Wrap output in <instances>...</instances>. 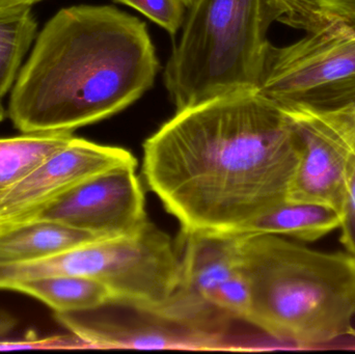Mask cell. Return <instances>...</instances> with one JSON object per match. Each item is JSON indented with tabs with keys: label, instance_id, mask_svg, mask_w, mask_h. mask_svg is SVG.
Segmentation results:
<instances>
[{
	"label": "cell",
	"instance_id": "obj_2",
	"mask_svg": "<svg viewBox=\"0 0 355 354\" xmlns=\"http://www.w3.org/2000/svg\"><path fill=\"white\" fill-rule=\"evenodd\" d=\"M158 71L143 21L110 6L62 8L19 72L8 116L21 133H73L135 103Z\"/></svg>",
	"mask_w": 355,
	"mask_h": 354
},
{
	"label": "cell",
	"instance_id": "obj_7",
	"mask_svg": "<svg viewBox=\"0 0 355 354\" xmlns=\"http://www.w3.org/2000/svg\"><path fill=\"white\" fill-rule=\"evenodd\" d=\"M302 145V158L287 200L310 202L340 212L355 163V104L316 108L279 105Z\"/></svg>",
	"mask_w": 355,
	"mask_h": 354
},
{
	"label": "cell",
	"instance_id": "obj_13",
	"mask_svg": "<svg viewBox=\"0 0 355 354\" xmlns=\"http://www.w3.org/2000/svg\"><path fill=\"white\" fill-rule=\"evenodd\" d=\"M340 226L341 214L335 208L286 200L258 218L246 232L281 235L313 242L338 230Z\"/></svg>",
	"mask_w": 355,
	"mask_h": 354
},
{
	"label": "cell",
	"instance_id": "obj_20",
	"mask_svg": "<svg viewBox=\"0 0 355 354\" xmlns=\"http://www.w3.org/2000/svg\"><path fill=\"white\" fill-rule=\"evenodd\" d=\"M319 8L340 18L355 21V0H310Z\"/></svg>",
	"mask_w": 355,
	"mask_h": 354
},
{
	"label": "cell",
	"instance_id": "obj_12",
	"mask_svg": "<svg viewBox=\"0 0 355 354\" xmlns=\"http://www.w3.org/2000/svg\"><path fill=\"white\" fill-rule=\"evenodd\" d=\"M101 238L46 218L0 226V266L28 263Z\"/></svg>",
	"mask_w": 355,
	"mask_h": 354
},
{
	"label": "cell",
	"instance_id": "obj_4",
	"mask_svg": "<svg viewBox=\"0 0 355 354\" xmlns=\"http://www.w3.org/2000/svg\"><path fill=\"white\" fill-rule=\"evenodd\" d=\"M164 69L177 110L213 98L257 91L271 45L272 23L286 0H194Z\"/></svg>",
	"mask_w": 355,
	"mask_h": 354
},
{
	"label": "cell",
	"instance_id": "obj_11",
	"mask_svg": "<svg viewBox=\"0 0 355 354\" xmlns=\"http://www.w3.org/2000/svg\"><path fill=\"white\" fill-rule=\"evenodd\" d=\"M137 166H119L85 181L56 200L37 218L62 222L105 238L137 234L149 220Z\"/></svg>",
	"mask_w": 355,
	"mask_h": 354
},
{
	"label": "cell",
	"instance_id": "obj_22",
	"mask_svg": "<svg viewBox=\"0 0 355 354\" xmlns=\"http://www.w3.org/2000/svg\"><path fill=\"white\" fill-rule=\"evenodd\" d=\"M42 0H0V12L21 6H33Z\"/></svg>",
	"mask_w": 355,
	"mask_h": 354
},
{
	"label": "cell",
	"instance_id": "obj_17",
	"mask_svg": "<svg viewBox=\"0 0 355 354\" xmlns=\"http://www.w3.org/2000/svg\"><path fill=\"white\" fill-rule=\"evenodd\" d=\"M145 15L148 19L166 29L172 37L183 26L185 8L182 0H114Z\"/></svg>",
	"mask_w": 355,
	"mask_h": 354
},
{
	"label": "cell",
	"instance_id": "obj_21",
	"mask_svg": "<svg viewBox=\"0 0 355 354\" xmlns=\"http://www.w3.org/2000/svg\"><path fill=\"white\" fill-rule=\"evenodd\" d=\"M18 324V320L10 312L0 308V339L6 338Z\"/></svg>",
	"mask_w": 355,
	"mask_h": 354
},
{
	"label": "cell",
	"instance_id": "obj_23",
	"mask_svg": "<svg viewBox=\"0 0 355 354\" xmlns=\"http://www.w3.org/2000/svg\"><path fill=\"white\" fill-rule=\"evenodd\" d=\"M6 116V109H4L3 104H2L1 98H0V123L4 120Z\"/></svg>",
	"mask_w": 355,
	"mask_h": 354
},
{
	"label": "cell",
	"instance_id": "obj_16",
	"mask_svg": "<svg viewBox=\"0 0 355 354\" xmlns=\"http://www.w3.org/2000/svg\"><path fill=\"white\" fill-rule=\"evenodd\" d=\"M37 22L31 6L0 12V98L14 87L25 54L35 41Z\"/></svg>",
	"mask_w": 355,
	"mask_h": 354
},
{
	"label": "cell",
	"instance_id": "obj_1",
	"mask_svg": "<svg viewBox=\"0 0 355 354\" xmlns=\"http://www.w3.org/2000/svg\"><path fill=\"white\" fill-rule=\"evenodd\" d=\"M300 158L284 110L243 91L177 110L144 143L143 172L181 229L243 233L287 200Z\"/></svg>",
	"mask_w": 355,
	"mask_h": 354
},
{
	"label": "cell",
	"instance_id": "obj_18",
	"mask_svg": "<svg viewBox=\"0 0 355 354\" xmlns=\"http://www.w3.org/2000/svg\"><path fill=\"white\" fill-rule=\"evenodd\" d=\"M341 243L355 257V163L346 181L341 210Z\"/></svg>",
	"mask_w": 355,
	"mask_h": 354
},
{
	"label": "cell",
	"instance_id": "obj_9",
	"mask_svg": "<svg viewBox=\"0 0 355 354\" xmlns=\"http://www.w3.org/2000/svg\"><path fill=\"white\" fill-rule=\"evenodd\" d=\"M180 278L176 289L156 312L168 319L213 332H230L232 320L211 307L215 289L241 268L240 233L181 229L176 240Z\"/></svg>",
	"mask_w": 355,
	"mask_h": 354
},
{
	"label": "cell",
	"instance_id": "obj_3",
	"mask_svg": "<svg viewBox=\"0 0 355 354\" xmlns=\"http://www.w3.org/2000/svg\"><path fill=\"white\" fill-rule=\"evenodd\" d=\"M250 292L248 322L283 344L311 347L354 336L355 257L266 233H240Z\"/></svg>",
	"mask_w": 355,
	"mask_h": 354
},
{
	"label": "cell",
	"instance_id": "obj_10",
	"mask_svg": "<svg viewBox=\"0 0 355 354\" xmlns=\"http://www.w3.org/2000/svg\"><path fill=\"white\" fill-rule=\"evenodd\" d=\"M123 166H137L127 150L73 136L0 200V226L35 220L75 187Z\"/></svg>",
	"mask_w": 355,
	"mask_h": 354
},
{
	"label": "cell",
	"instance_id": "obj_5",
	"mask_svg": "<svg viewBox=\"0 0 355 354\" xmlns=\"http://www.w3.org/2000/svg\"><path fill=\"white\" fill-rule=\"evenodd\" d=\"M60 276L101 283L110 290L112 305L154 310L179 283V251L176 241L149 222L131 236L98 239L28 263L0 266V290L10 291L23 281Z\"/></svg>",
	"mask_w": 355,
	"mask_h": 354
},
{
	"label": "cell",
	"instance_id": "obj_19",
	"mask_svg": "<svg viewBox=\"0 0 355 354\" xmlns=\"http://www.w3.org/2000/svg\"><path fill=\"white\" fill-rule=\"evenodd\" d=\"M45 348H85V345L74 335L69 337H51V338L42 339L33 337V338L16 341V342L2 341V339H0V351Z\"/></svg>",
	"mask_w": 355,
	"mask_h": 354
},
{
	"label": "cell",
	"instance_id": "obj_24",
	"mask_svg": "<svg viewBox=\"0 0 355 354\" xmlns=\"http://www.w3.org/2000/svg\"><path fill=\"white\" fill-rule=\"evenodd\" d=\"M194 0H182V2H183L184 6H186V8H189L190 6H191L192 3H193Z\"/></svg>",
	"mask_w": 355,
	"mask_h": 354
},
{
	"label": "cell",
	"instance_id": "obj_8",
	"mask_svg": "<svg viewBox=\"0 0 355 354\" xmlns=\"http://www.w3.org/2000/svg\"><path fill=\"white\" fill-rule=\"evenodd\" d=\"M76 313H54L56 321L79 339L85 348L141 351H248L230 333L213 332L168 319L150 310L119 306Z\"/></svg>",
	"mask_w": 355,
	"mask_h": 354
},
{
	"label": "cell",
	"instance_id": "obj_14",
	"mask_svg": "<svg viewBox=\"0 0 355 354\" xmlns=\"http://www.w3.org/2000/svg\"><path fill=\"white\" fill-rule=\"evenodd\" d=\"M10 291L28 295L53 310L54 313H76L112 305L110 290L85 276H46L23 281Z\"/></svg>",
	"mask_w": 355,
	"mask_h": 354
},
{
	"label": "cell",
	"instance_id": "obj_15",
	"mask_svg": "<svg viewBox=\"0 0 355 354\" xmlns=\"http://www.w3.org/2000/svg\"><path fill=\"white\" fill-rule=\"evenodd\" d=\"M73 133H22L0 137V200L35 166L62 149Z\"/></svg>",
	"mask_w": 355,
	"mask_h": 354
},
{
	"label": "cell",
	"instance_id": "obj_6",
	"mask_svg": "<svg viewBox=\"0 0 355 354\" xmlns=\"http://www.w3.org/2000/svg\"><path fill=\"white\" fill-rule=\"evenodd\" d=\"M287 8L281 23L306 35L284 47L269 46L257 91L279 105L355 104V21L310 0H287Z\"/></svg>",
	"mask_w": 355,
	"mask_h": 354
}]
</instances>
